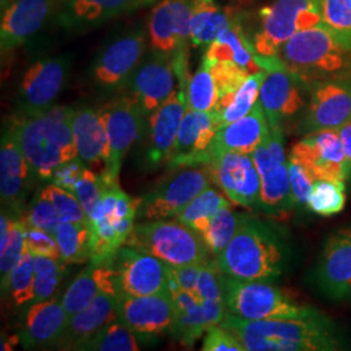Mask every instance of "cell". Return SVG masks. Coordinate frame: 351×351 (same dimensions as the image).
I'll return each mask as SVG.
<instances>
[{
    "instance_id": "6da1fadb",
    "label": "cell",
    "mask_w": 351,
    "mask_h": 351,
    "mask_svg": "<svg viewBox=\"0 0 351 351\" xmlns=\"http://www.w3.org/2000/svg\"><path fill=\"white\" fill-rule=\"evenodd\" d=\"M220 326L234 333L246 351H335L346 346L339 326L320 311L298 319L265 320L228 313Z\"/></svg>"
},
{
    "instance_id": "7a4b0ae2",
    "label": "cell",
    "mask_w": 351,
    "mask_h": 351,
    "mask_svg": "<svg viewBox=\"0 0 351 351\" xmlns=\"http://www.w3.org/2000/svg\"><path fill=\"white\" fill-rule=\"evenodd\" d=\"M75 111L53 106L42 112H19L8 121L7 128L39 181H51L62 164L78 158L72 129Z\"/></svg>"
},
{
    "instance_id": "3957f363",
    "label": "cell",
    "mask_w": 351,
    "mask_h": 351,
    "mask_svg": "<svg viewBox=\"0 0 351 351\" xmlns=\"http://www.w3.org/2000/svg\"><path fill=\"white\" fill-rule=\"evenodd\" d=\"M288 259V245L276 229L249 215H243L237 233L216 256L226 276L258 281L281 276Z\"/></svg>"
},
{
    "instance_id": "277c9868",
    "label": "cell",
    "mask_w": 351,
    "mask_h": 351,
    "mask_svg": "<svg viewBox=\"0 0 351 351\" xmlns=\"http://www.w3.org/2000/svg\"><path fill=\"white\" fill-rule=\"evenodd\" d=\"M277 56L307 86L317 81L351 78V34L323 23L290 38Z\"/></svg>"
},
{
    "instance_id": "5b68a950",
    "label": "cell",
    "mask_w": 351,
    "mask_h": 351,
    "mask_svg": "<svg viewBox=\"0 0 351 351\" xmlns=\"http://www.w3.org/2000/svg\"><path fill=\"white\" fill-rule=\"evenodd\" d=\"M141 198H132L119 185H107L101 201L88 215L91 261L111 263L134 229Z\"/></svg>"
},
{
    "instance_id": "8992f818",
    "label": "cell",
    "mask_w": 351,
    "mask_h": 351,
    "mask_svg": "<svg viewBox=\"0 0 351 351\" xmlns=\"http://www.w3.org/2000/svg\"><path fill=\"white\" fill-rule=\"evenodd\" d=\"M125 245L173 267L204 263L211 255L201 236L176 219L146 220L134 226Z\"/></svg>"
},
{
    "instance_id": "52a82bcc",
    "label": "cell",
    "mask_w": 351,
    "mask_h": 351,
    "mask_svg": "<svg viewBox=\"0 0 351 351\" xmlns=\"http://www.w3.org/2000/svg\"><path fill=\"white\" fill-rule=\"evenodd\" d=\"M224 294L228 313L246 320L298 319L319 313L295 303L285 291L268 281L224 275Z\"/></svg>"
},
{
    "instance_id": "ba28073f",
    "label": "cell",
    "mask_w": 351,
    "mask_h": 351,
    "mask_svg": "<svg viewBox=\"0 0 351 351\" xmlns=\"http://www.w3.org/2000/svg\"><path fill=\"white\" fill-rule=\"evenodd\" d=\"M254 49L261 56H277L280 49L300 32L320 25V0H272L259 12Z\"/></svg>"
},
{
    "instance_id": "9c48e42d",
    "label": "cell",
    "mask_w": 351,
    "mask_h": 351,
    "mask_svg": "<svg viewBox=\"0 0 351 351\" xmlns=\"http://www.w3.org/2000/svg\"><path fill=\"white\" fill-rule=\"evenodd\" d=\"M101 110L110 143V162L101 176L106 184L119 185L128 151L147 133L149 114L133 94L117 98Z\"/></svg>"
},
{
    "instance_id": "30bf717a",
    "label": "cell",
    "mask_w": 351,
    "mask_h": 351,
    "mask_svg": "<svg viewBox=\"0 0 351 351\" xmlns=\"http://www.w3.org/2000/svg\"><path fill=\"white\" fill-rule=\"evenodd\" d=\"M213 182L207 164L173 168L172 173L141 198L138 213L145 220L175 217Z\"/></svg>"
},
{
    "instance_id": "8fae6325",
    "label": "cell",
    "mask_w": 351,
    "mask_h": 351,
    "mask_svg": "<svg viewBox=\"0 0 351 351\" xmlns=\"http://www.w3.org/2000/svg\"><path fill=\"white\" fill-rule=\"evenodd\" d=\"M147 49L146 32L136 27L112 39L101 49L90 66V78L99 90L113 93L123 90Z\"/></svg>"
},
{
    "instance_id": "7c38bea8",
    "label": "cell",
    "mask_w": 351,
    "mask_h": 351,
    "mask_svg": "<svg viewBox=\"0 0 351 351\" xmlns=\"http://www.w3.org/2000/svg\"><path fill=\"white\" fill-rule=\"evenodd\" d=\"M308 95L300 121L302 134L339 129L351 123V78L313 82L308 85Z\"/></svg>"
},
{
    "instance_id": "4fadbf2b",
    "label": "cell",
    "mask_w": 351,
    "mask_h": 351,
    "mask_svg": "<svg viewBox=\"0 0 351 351\" xmlns=\"http://www.w3.org/2000/svg\"><path fill=\"white\" fill-rule=\"evenodd\" d=\"M310 285L326 301L351 302V229H339L326 239L310 272Z\"/></svg>"
},
{
    "instance_id": "5bb4252c",
    "label": "cell",
    "mask_w": 351,
    "mask_h": 351,
    "mask_svg": "<svg viewBox=\"0 0 351 351\" xmlns=\"http://www.w3.org/2000/svg\"><path fill=\"white\" fill-rule=\"evenodd\" d=\"M111 264L116 272L117 294L139 297L171 291V265L156 256L125 245L114 254Z\"/></svg>"
},
{
    "instance_id": "9a60e30c",
    "label": "cell",
    "mask_w": 351,
    "mask_h": 351,
    "mask_svg": "<svg viewBox=\"0 0 351 351\" xmlns=\"http://www.w3.org/2000/svg\"><path fill=\"white\" fill-rule=\"evenodd\" d=\"M68 55L47 56L30 64L19 88V112L37 113L55 106L69 75Z\"/></svg>"
},
{
    "instance_id": "2e32d148",
    "label": "cell",
    "mask_w": 351,
    "mask_h": 351,
    "mask_svg": "<svg viewBox=\"0 0 351 351\" xmlns=\"http://www.w3.org/2000/svg\"><path fill=\"white\" fill-rule=\"evenodd\" d=\"M175 303L171 291L151 295L117 294V319L143 341L171 332L175 323Z\"/></svg>"
},
{
    "instance_id": "e0dca14e",
    "label": "cell",
    "mask_w": 351,
    "mask_h": 351,
    "mask_svg": "<svg viewBox=\"0 0 351 351\" xmlns=\"http://www.w3.org/2000/svg\"><path fill=\"white\" fill-rule=\"evenodd\" d=\"M289 158L304 167L316 181H348L351 178L350 165L337 129L307 134L293 146Z\"/></svg>"
},
{
    "instance_id": "ac0fdd59",
    "label": "cell",
    "mask_w": 351,
    "mask_h": 351,
    "mask_svg": "<svg viewBox=\"0 0 351 351\" xmlns=\"http://www.w3.org/2000/svg\"><path fill=\"white\" fill-rule=\"evenodd\" d=\"M207 167L213 182L223 190L229 201L249 210H256L262 178L251 155L237 152L215 154Z\"/></svg>"
},
{
    "instance_id": "d6986e66",
    "label": "cell",
    "mask_w": 351,
    "mask_h": 351,
    "mask_svg": "<svg viewBox=\"0 0 351 351\" xmlns=\"http://www.w3.org/2000/svg\"><path fill=\"white\" fill-rule=\"evenodd\" d=\"M306 95H308V86L285 66L267 72L259 101L269 128L284 129L285 123L303 112L308 103Z\"/></svg>"
},
{
    "instance_id": "ffe728a7",
    "label": "cell",
    "mask_w": 351,
    "mask_h": 351,
    "mask_svg": "<svg viewBox=\"0 0 351 351\" xmlns=\"http://www.w3.org/2000/svg\"><path fill=\"white\" fill-rule=\"evenodd\" d=\"M37 180L8 128L3 130L0 146V194L3 211L20 220L25 211L29 190Z\"/></svg>"
},
{
    "instance_id": "44dd1931",
    "label": "cell",
    "mask_w": 351,
    "mask_h": 351,
    "mask_svg": "<svg viewBox=\"0 0 351 351\" xmlns=\"http://www.w3.org/2000/svg\"><path fill=\"white\" fill-rule=\"evenodd\" d=\"M176 81L173 56L151 50L134 71L128 88L150 114L173 95Z\"/></svg>"
},
{
    "instance_id": "7402d4cb",
    "label": "cell",
    "mask_w": 351,
    "mask_h": 351,
    "mask_svg": "<svg viewBox=\"0 0 351 351\" xmlns=\"http://www.w3.org/2000/svg\"><path fill=\"white\" fill-rule=\"evenodd\" d=\"M191 0H160L151 11L147 33L151 50L173 56L189 49Z\"/></svg>"
},
{
    "instance_id": "603a6c76",
    "label": "cell",
    "mask_w": 351,
    "mask_h": 351,
    "mask_svg": "<svg viewBox=\"0 0 351 351\" xmlns=\"http://www.w3.org/2000/svg\"><path fill=\"white\" fill-rule=\"evenodd\" d=\"M62 3L63 0H12L1 10V52L5 53L23 46L58 12Z\"/></svg>"
},
{
    "instance_id": "cb8c5ba5",
    "label": "cell",
    "mask_w": 351,
    "mask_h": 351,
    "mask_svg": "<svg viewBox=\"0 0 351 351\" xmlns=\"http://www.w3.org/2000/svg\"><path fill=\"white\" fill-rule=\"evenodd\" d=\"M220 128L215 112L190 110L182 117L177 133L175 149L169 167H191L208 164L211 160L210 146Z\"/></svg>"
},
{
    "instance_id": "d4e9b609",
    "label": "cell",
    "mask_w": 351,
    "mask_h": 351,
    "mask_svg": "<svg viewBox=\"0 0 351 351\" xmlns=\"http://www.w3.org/2000/svg\"><path fill=\"white\" fill-rule=\"evenodd\" d=\"M188 108L186 90L177 85L173 95L149 114L146 160L150 167H159L171 160L180 124Z\"/></svg>"
},
{
    "instance_id": "484cf974",
    "label": "cell",
    "mask_w": 351,
    "mask_h": 351,
    "mask_svg": "<svg viewBox=\"0 0 351 351\" xmlns=\"http://www.w3.org/2000/svg\"><path fill=\"white\" fill-rule=\"evenodd\" d=\"M154 0H63L55 13L56 24L71 33H84Z\"/></svg>"
},
{
    "instance_id": "4316f807",
    "label": "cell",
    "mask_w": 351,
    "mask_h": 351,
    "mask_svg": "<svg viewBox=\"0 0 351 351\" xmlns=\"http://www.w3.org/2000/svg\"><path fill=\"white\" fill-rule=\"evenodd\" d=\"M69 315L62 301L50 298L34 302L26 311L24 326L19 339L26 350H43L56 348L62 339Z\"/></svg>"
},
{
    "instance_id": "83f0119b",
    "label": "cell",
    "mask_w": 351,
    "mask_h": 351,
    "mask_svg": "<svg viewBox=\"0 0 351 351\" xmlns=\"http://www.w3.org/2000/svg\"><path fill=\"white\" fill-rule=\"evenodd\" d=\"M269 124L261 101L246 116L220 126L210 146V156L220 152L251 155L269 134Z\"/></svg>"
},
{
    "instance_id": "f1b7e54d",
    "label": "cell",
    "mask_w": 351,
    "mask_h": 351,
    "mask_svg": "<svg viewBox=\"0 0 351 351\" xmlns=\"http://www.w3.org/2000/svg\"><path fill=\"white\" fill-rule=\"evenodd\" d=\"M117 319V295L101 293L80 313L69 316L63 336L55 349L78 350L103 326Z\"/></svg>"
},
{
    "instance_id": "f546056e",
    "label": "cell",
    "mask_w": 351,
    "mask_h": 351,
    "mask_svg": "<svg viewBox=\"0 0 351 351\" xmlns=\"http://www.w3.org/2000/svg\"><path fill=\"white\" fill-rule=\"evenodd\" d=\"M72 129L78 158L90 167H103L110 162V143L101 110L75 108Z\"/></svg>"
},
{
    "instance_id": "4dcf8cb0",
    "label": "cell",
    "mask_w": 351,
    "mask_h": 351,
    "mask_svg": "<svg viewBox=\"0 0 351 351\" xmlns=\"http://www.w3.org/2000/svg\"><path fill=\"white\" fill-rule=\"evenodd\" d=\"M101 293L117 295L116 272L111 263L90 261L64 293L62 303L69 316L88 307Z\"/></svg>"
},
{
    "instance_id": "1f68e13d",
    "label": "cell",
    "mask_w": 351,
    "mask_h": 351,
    "mask_svg": "<svg viewBox=\"0 0 351 351\" xmlns=\"http://www.w3.org/2000/svg\"><path fill=\"white\" fill-rule=\"evenodd\" d=\"M226 314V302H195L176 310L175 323L169 333L181 343L193 346L208 328L220 326Z\"/></svg>"
},
{
    "instance_id": "d6a6232c",
    "label": "cell",
    "mask_w": 351,
    "mask_h": 351,
    "mask_svg": "<svg viewBox=\"0 0 351 351\" xmlns=\"http://www.w3.org/2000/svg\"><path fill=\"white\" fill-rule=\"evenodd\" d=\"M204 58L211 62L236 64L250 75L263 71L258 63V53L254 45L245 37L239 21L228 27L207 47Z\"/></svg>"
},
{
    "instance_id": "836d02e7",
    "label": "cell",
    "mask_w": 351,
    "mask_h": 351,
    "mask_svg": "<svg viewBox=\"0 0 351 351\" xmlns=\"http://www.w3.org/2000/svg\"><path fill=\"white\" fill-rule=\"evenodd\" d=\"M236 21L216 0H191V45L194 47H208Z\"/></svg>"
},
{
    "instance_id": "e575fe53",
    "label": "cell",
    "mask_w": 351,
    "mask_h": 351,
    "mask_svg": "<svg viewBox=\"0 0 351 351\" xmlns=\"http://www.w3.org/2000/svg\"><path fill=\"white\" fill-rule=\"evenodd\" d=\"M267 71L251 75L237 91L226 93L220 97L213 112L220 126L230 124L246 116L259 101L261 88Z\"/></svg>"
},
{
    "instance_id": "d590c367",
    "label": "cell",
    "mask_w": 351,
    "mask_h": 351,
    "mask_svg": "<svg viewBox=\"0 0 351 351\" xmlns=\"http://www.w3.org/2000/svg\"><path fill=\"white\" fill-rule=\"evenodd\" d=\"M262 189L256 210L265 213H285L294 208L288 162L280 163L261 176Z\"/></svg>"
},
{
    "instance_id": "8d00e7d4",
    "label": "cell",
    "mask_w": 351,
    "mask_h": 351,
    "mask_svg": "<svg viewBox=\"0 0 351 351\" xmlns=\"http://www.w3.org/2000/svg\"><path fill=\"white\" fill-rule=\"evenodd\" d=\"M228 207H232L228 197L210 186L188 203L176 215L175 219L202 236L207 230L213 216Z\"/></svg>"
},
{
    "instance_id": "74e56055",
    "label": "cell",
    "mask_w": 351,
    "mask_h": 351,
    "mask_svg": "<svg viewBox=\"0 0 351 351\" xmlns=\"http://www.w3.org/2000/svg\"><path fill=\"white\" fill-rule=\"evenodd\" d=\"M55 239L65 264H84L91 261V232L88 223H62Z\"/></svg>"
},
{
    "instance_id": "f35d334b",
    "label": "cell",
    "mask_w": 351,
    "mask_h": 351,
    "mask_svg": "<svg viewBox=\"0 0 351 351\" xmlns=\"http://www.w3.org/2000/svg\"><path fill=\"white\" fill-rule=\"evenodd\" d=\"M188 104L190 110L213 112L220 99V90L215 80L210 63L203 58L201 65L189 80Z\"/></svg>"
},
{
    "instance_id": "ab89813d",
    "label": "cell",
    "mask_w": 351,
    "mask_h": 351,
    "mask_svg": "<svg viewBox=\"0 0 351 351\" xmlns=\"http://www.w3.org/2000/svg\"><path fill=\"white\" fill-rule=\"evenodd\" d=\"M3 294H10L11 301L16 307L25 306L36 298V268L34 255L24 251L19 263L13 267L7 284L1 288Z\"/></svg>"
},
{
    "instance_id": "60d3db41",
    "label": "cell",
    "mask_w": 351,
    "mask_h": 351,
    "mask_svg": "<svg viewBox=\"0 0 351 351\" xmlns=\"http://www.w3.org/2000/svg\"><path fill=\"white\" fill-rule=\"evenodd\" d=\"M137 335L124 326L121 322L114 320L103 326L101 330L86 341L80 351H138Z\"/></svg>"
},
{
    "instance_id": "b9f144b4",
    "label": "cell",
    "mask_w": 351,
    "mask_h": 351,
    "mask_svg": "<svg viewBox=\"0 0 351 351\" xmlns=\"http://www.w3.org/2000/svg\"><path fill=\"white\" fill-rule=\"evenodd\" d=\"M245 213H233L232 207L223 208L210 221L201 237L211 255L217 256L237 233Z\"/></svg>"
},
{
    "instance_id": "7bdbcfd3",
    "label": "cell",
    "mask_w": 351,
    "mask_h": 351,
    "mask_svg": "<svg viewBox=\"0 0 351 351\" xmlns=\"http://www.w3.org/2000/svg\"><path fill=\"white\" fill-rule=\"evenodd\" d=\"M345 181L317 180L307 201V210L320 216H333L341 213L346 204Z\"/></svg>"
},
{
    "instance_id": "ee69618b",
    "label": "cell",
    "mask_w": 351,
    "mask_h": 351,
    "mask_svg": "<svg viewBox=\"0 0 351 351\" xmlns=\"http://www.w3.org/2000/svg\"><path fill=\"white\" fill-rule=\"evenodd\" d=\"M36 268V298L34 302L46 301L53 297L65 272L62 259L50 256H34Z\"/></svg>"
},
{
    "instance_id": "f6af8a7d",
    "label": "cell",
    "mask_w": 351,
    "mask_h": 351,
    "mask_svg": "<svg viewBox=\"0 0 351 351\" xmlns=\"http://www.w3.org/2000/svg\"><path fill=\"white\" fill-rule=\"evenodd\" d=\"M20 220L25 226H36L51 234H55L59 226L63 223L62 215L56 206L50 199L43 197L39 190L36 193L33 201L26 206Z\"/></svg>"
},
{
    "instance_id": "bcb514c9",
    "label": "cell",
    "mask_w": 351,
    "mask_h": 351,
    "mask_svg": "<svg viewBox=\"0 0 351 351\" xmlns=\"http://www.w3.org/2000/svg\"><path fill=\"white\" fill-rule=\"evenodd\" d=\"M25 226L21 220L12 219L10 226L7 241L0 245V276H1V288L5 287L8 276L13 267L19 263L24 251H25V239H24Z\"/></svg>"
},
{
    "instance_id": "7dc6e473",
    "label": "cell",
    "mask_w": 351,
    "mask_h": 351,
    "mask_svg": "<svg viewBox=\"0 0 351 351\" xmlns=\"http://www.w3.org/2000/svg\"><path fill=\"white\" fill-rule=\"evenodd\" d=\"M43 197L50 199L62 215L63 223H88V216L81 202L73 193L51 182L39 190Z\"/></svg>"
},
{
    "instance_id": "c3c4849f",
    "label": "cell",
    "mask_w": 351,
    "mask_h": 351,
    "mask_svg": "<svg viewBox=\"0 0 351 351\" xmlns=\"http://www.w3.org/2000/svg\"><path fill=\"white\" fill-rule=\"evenodd\" d=\"M197 293L202 302H226L224 274L220 271L216 259H210L202 265L197 284Z\"/></svg>"
},
{
    "instance_id": "681fc988",
    "label": "cell",
    "mask_w": 351,
    "mask_h": 351,
    "mask_svg": "<svg viewBox=\"0 0 351 351\" xmlns=\"http://www.w3.org/2000/svg\"><path fill=\"white\" fill-rule=\"evenodd\" d=\"M106 186H107V184L104 182L101 176L99 173H95L90 168L85 169L84 175L75 184L73 194L78 198V201L81 202L88 216L93 213V210L95 208L98 202L101 201Z\"/></svg>"
},
{
    "instance_id": "f907efd6",
    "label": "cell",
    "mask_w": 351,
    "mask_h": 351,
    "mask_svg": "<svg viewBox=\"0 0 351 351\" xmlns=\"http://www.w3.org/2000/svg\"><path fill=\"white\" fill-rule=\"evenodd\" d=\"M288 167L294 207H307V201L316 180L304 167L290 158H288Z\"/></svg>"
},
{
    "instance_id": "816d5d0a",
    "label": "cell",
    "mask_w": 351,
    "mask_h": 351,
    "mask_svg": "<svg viewBox=\"0 0 351 351\" xmlns=\"http://www.w3.org/2000/svg\"><path fill=\"white\" fill-rule=\"evenodd\" d=\"M208 60V59H207ZM215 80L220 90V97L226 93L237 91L242 84L250 77V73L239 65L226 62H211L208 60Z\"/></svg>"
},
{
    "instance_id": "f5cc1de1",
    "label": "cell",
    "mask_w": 351,
    "mask_h": 351,
    "mask_svg": "<svg viewBox=\"0 0 351 351\" xmlns=\"http://www.w3.org/2000/svg\"><path fill=\"white\" fill-rule=\"evenodd\" d=\"M323 24L351 34V0H320Z\"/></svg>"
},
{
    "instance_id": "db71d44e",
    "label": "cell",
    "mask_w": 351,
    "mask_h": 351,
    "mask_svg": "<svg viewBox=\"0 0 351 351\" xmlns=\"http://www.w3.org/2000/svg\"><path fill=\"white\" fill-rule=\"evenodd\" d=\"M24 239L26 250L32 252L34 256H50L60 259V250L55 234L36 226H25Z\"/></svg>"
},
{
    "instance_id": "11a10c76",
    "label": "cell",
    "mask_w": 351,
    "mask_h": 351,
    "mask_svg": "<svg viewBox=\"0 0 351 351\" xmlns=\"http://www.w3.org/2000/svg\"><path fill=\"white\" fill-rule=\"evenodd\" d=\"M203 351H246L239 337L221 326L207 329L203 341Z\"/></svg>"
},
{
    "instance_id": "9f6ffc18",
    "label": "cell",
    "mask_w": 351,
    "mask_h": 351,
    "mask_svg": "<svg viewBox=\"0 0 351 351\" xmlns=\"http://www.w3.org/2000/svg\"><path fill=\"white\" fill-rule=\"evenodd\" d=\"M86 168H88L86 163L81 158H75L66 163L62 164L53 172L50 182L73 193L75 184L82 177Z\"/></svg>"
},
{
    "instance_id": "6f0895ef",
    "label": "cell",
    "mask_w": 351,
    "mask_h": 351,
    "mask_svg": "<svg viewBox=\"0 0 351 351\" xmlns=\"http://www.w3.org/2000/svg\"><path fill=\"white\" fill-rule=\"evenodd\" d=\"M206 263V262H204ZM203 263L188 264V265H171V276L175 280L178 288L186 290L189 293L198 297L197 284L201 274Z\"/></svg>"
},
{
    "instance_id": "680465c9",
    "label": "cell",
    "mask_w": 351,
    "mask_h": 351,
    "mask_svg": "<svg viewBox=\"0 0 351 351\" xmlns=\"http://www.w3.org/2000/svg\"><path fill=\"white\" fill-rule=\"evenodd\" d=\"M337 132H339V138H341L342 146H343L346 160H348V163H349L351 168V123L341 126L337 129Z\"/></svg>"
}]
</instances>
